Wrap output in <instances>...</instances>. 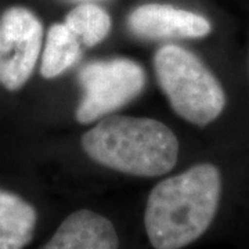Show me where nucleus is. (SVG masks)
Instances as JSON below:
<instances>
[{"mask_svg": "<svg viewBox=\"0 0 249 249\" xmlns=\"http://www.w3.org/2000/svg\"><path fill=\"white\" fill-rule=\"evenodd\" d=\"M114 224L89 209L71 213L43 249H118Z\"/></svg>", "mask_w": 249, "mask_h": 249, "instance_id": "0eeeda50", "label": "nucleus"}, {"mask_svg": "<svg viewBox=\"0 0 249 249\" xmlns=\"http://www.w3.org/2000/svg\"><path fill=\"white\" fill-rule=\"evenodd\" d=\"M82 147L100 165L140 178L168 173L178 157V137L150 118L104 116L83 134Z\"/></svg>", "mask_w": 249, "mask_h": 249, "instance_id": "f03ea898", "label": "nucleus"}, {"mask_svg": "<svg viewBox=\"0 0 249 249\" xmlns=\"http://www.w3.org/2000/svg\"><path fill=\"white\" fill-rule=\"evenodd\" d=\"M67 27L78 37L80 45L93 47L103 42L111 31V17L101 6L91 1H82L65 17Z\"/></svg>", "mask_w": 249, "mask_h": 249, "instance_id": "9d476101", "label": "nucleus"}, {"mask_svg": "<svg viewBox=\"0 0 249 249\" xmlns=\"http://www.w3.org/2000/svg\"><path fill=\"white\" fill-rule=\"evenodd\" d=\"M83 96L76 108V121L90 124L115 112L142 93L145 73L129 58L93 61L78 73Z\"/></svg>", "mask_w": 249, "mask_h": 249, "instance_id": "20e7f679", "label": "nucleus"}, {"mask_svg": "<svg viewBox=\"0 0 249 249\" xmlns=\"http://www.w3.org/2000/svg\"><path fill=\"white\" fill-rule=\"evenodd\" d=\"M127 27L137 37L148 40L199 39L212 31L209 19L204 16L162 3L136 7L127 17Z\"/></svg>", "mask_w": 249, "mask_h": 249, "instance_id": "423d86ee", "label": "nucleus"}, {"mask_svg": "<svg viewBox=\"0 0 249 249\" xmlns=\"http://www.w3.org/2000/svg\"><path fill=\"white\" fill-rule=\"evenodd\" d=\"M82 45L78 37L64 22L53 24L46 36L40 73L46 79H53L67 72L79 61Z\"/></svg>", "mask_w": 249, "mask_h": 249, "instance_id": "1a4fd4ad", "label": "nucleus"}, {"mask_svg": "<svg viewBox=\"0 0 249 249\" xmlns=\"http://www.w3.org/2000/svg\"><path fill=\"white\" fill-rule=\"evenodd\" d=\"M73 1H90V0H73Z\"/></svg>", "mask_w": 249, "mask_h": 249, "instance_id": "9b49d317", "label": "nucleus"}, {"mask_svg": "<svg viewBox=\"0 0 249 249\" xmlns=\"http://www.w3.org/2000/svg\"><path fill=\"white\" fill-rule=\"evenodd\" d=\"M154 68L170 107L190 124L205 126L226 106L220 82L196 54L178 45H165L154 55Z\"/></svg>", "mask_w": 249, "mask_h": 249, "instance_id": "7ed1b4c3", "label": "nucleus"}, {"mask_svg": "<svg viewBox=\"0 0 249 249\" xmlns=\"http://www.w3.org/2000/svg\"><path fill=\"white\" fill-rule=\"evenodd\" d=\"M35 208L21 196L0 190V249H24L35 231Z\"/></svg>", "mask_w": 249, "mask_h": 249, "instance_id": "6e6552de", "label": "nucleus"}, {"mask_svg": "<svg viewBox=\"0 0 249 249\" xmlns=\"http://www.w3.org/2000/svg\"><path fill=\"white\" fill-rule=\"evenodd\" d=\"M220 193V172L212 163H199L158 183L144 214L152 247L181 249L198 240L213 222Z\"/></svg>", "mask_w": 249, "mask_h": 249, "instance_id": "f257e3e1", "label": "nucleus"}, {"mask_svg": "<svg viewBox=\"0 0 249 249\" xmlns=\"http://www.w3.org/2000/svg\"><path fill=\"white\" fill-rule=\"evenodd\" d=\"M43 25L34 11L13 6L0 17V85L21 89L35 70L42 49Z\"/></svg>", "mask_w": 249, "mask_h": 249, "instance_id": "39448f33", "label": "nucleus"}]
</instances>
